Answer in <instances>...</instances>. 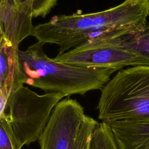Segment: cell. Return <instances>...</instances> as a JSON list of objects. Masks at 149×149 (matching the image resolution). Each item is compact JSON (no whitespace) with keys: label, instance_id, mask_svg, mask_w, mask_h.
<instances>
[{"label":"cell","instance_id":"cell-12","mask_svg":"<svg viewBox=\"0 0 149 149\" xmlns=\"http://www.w3.org/2000/svg\"><path fill=\"white\" fill-rule=\"evenodd\" d=\"M6 121L0 116V149H22Z\"/></svg>","mask_w":149,"mask_h":149},{"label":"cell","instance_id":"cell-2","mask_svg":"<svg viewBox=\"0 0 149 149\" xmlns=\"http://www.w3.org/2000/svg\"><path fill=\"white\" fill-rule=\"evenodd\" d=\"M44 44L37 41L17 54L25 83L46 93H59L65 97L84 95L88 91L101 90L110 80L115 69L76 66L55 61L44 51Z\"/></svg>","mask_w":149,"mask_h":149},{"label":"cell","instance_id":"cell-7","mask_svg":"<svg viewBox=\"0 0 149 149\" xmlns=\"http://www.w3.org/2000/svg\"><path fill=\"white\" fill-rule=\"evenodd\" d=\"M33 0L21 3L18 0H1L0 35L12 46L19 45L26 38L32 36Z\"/></svg>","mask_w":149,"mask_h":149},{"label":"cell","instance_id":"cell-4","mask_svg":"<svg viewBox=\"0 0 149 149\" xmlns=\"http://www.w3.org/2000/svg\"><path fill=\"white\" fill-rule=\"evenodd\" d=\"M65 97L59 93L39 95L22 86L9 95L0 116L22 147L38 141L55 107Z\"/></svg>","mask_w":149,"mask_h":149},{"label":"cell","instance_id":"cell-13","mask_svg":"<svg viewBox=\"0 0 149 149\" xmlns=\"http://www.w3.org/2000/svg\"><path fill=\"white\" fill-rule=\"evenodd\" d=\"M18 1L21 3H24L29 0ZM58 1V0H33V17H45L56 6Z\"/></svg>","mask_w":149,"mask_h":149},{"label":"cell","instance_id":"cell-5","mask_svg":"<svg viewBox=\"0 0 149 149\" xmlns=\"http://www.w3.org/2000/svg\"><path fill=\"white\" fill-rule=\"evenodd\" d=\"M120 39L104 38L87 41L62 54H57L54 59L76 66L118 70L129 66H149L143 57L125 47Z\"/></svg>","mask_w":149,"mask_h":149},{"label":"cell","instance_id":"cell-1","mask_svg":"<svg viewBox=\"0 0 149 149\" xmlns=\"http://www.w3.org/2000/svg\"><path fill=\"white\" fill-rule=\"evenodd\" d=\"M148 16L149 0H125L97 12L54 15L35 26L32 36L44 44L58 45V54H62L87 41L138 34Z\"/></svg>","mask_w":149,"mask_h":149},{"label":"cell","instance_id":"cell-8","mask_svg":"<svg viewBox=\"0 0 149 149\" xmlns=\"http://www.w3.org/2000/svg\"><path fill=\"white\" fill-rule=\"evenodd\" d=\"M3 36L0 38V107L3 108L8 97L25 83L19 62L17 50Z\"/></svg>","mask_w":149,"mask_h":149},{"label":"cell","instance_id":"cell-9","mask_svg":"<svg viewBox=\"0 0 149 149\" xmlns=\"http://www.w3.org/2000/svg\"><path fill=\"white\" fill-rule=\"evenodd\" d=\"M118 149H149V120L107 123Z\"/></svg>","mask_w":149,"mask_h":149},{"label":"cell","instance_id":"cell-10","mask_svg":"<svg viewBox=\"0 0 149 149\" xmlns=\"http://www.w3.org/2000/svg\"><path fill=\"white\" fill-rule=\"evenodd\" d=\"M122 44L143 57L149 65V22L140 33L120 39Z\"/></svg>","mask_w":149,"mask_h":149},{"label":"cell","instance_id":"cell-3","mask_svg":"<svg viewBox=\"0 0 149 149\" xmlns=\"http://www.w3.org/2000/svg\"><path fill=\"white\" fill-rule=\"evenodd\" d=\"M101 90L97 109L102 122L149 120V66L119 70Z\"/></svg>","mask_w":149,"mask_h":149},{"label":"cell","instance_id":"cell-11","mask_svg":"<svg viewBox=\"0 0 149 149\" xmlns=\"http://www.w3.org/2000/svg\"><path fill=\"white\" fill-rule=\"evenodd\" d=\"M98 122L86 115L79 129L74 149H89L93 133Z\"/></svg>","mask_w":149,"mask_h":149},{"label":"cell","instance_id":"cell-6","mask_svg":"<svg viewBox=\"0 0 149 149\" xmlns=\"http://www.w3.org/2000/svg\"><path fill=\"white\" fill-rule=\"evenodd\" d=\"M86 115L84 108L76 100H61L38 140L40 149H74Z\"/></svg>","mask_w":149,"mask_h":149}]
</instances>
